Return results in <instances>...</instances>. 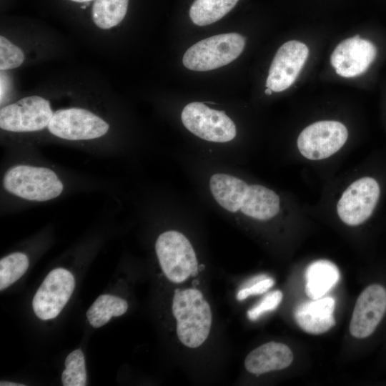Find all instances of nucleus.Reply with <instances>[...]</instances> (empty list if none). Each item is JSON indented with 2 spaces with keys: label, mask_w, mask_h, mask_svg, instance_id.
<instances>
[{
  "label": "nucleus",
  "mask_w": 386,
  "mask_h": 386,
  "mask_svg": "<svg viewBox=\"0 0 386 386\" xmlns=\"http://www.w3.org/2000/svg\"><path fill=\"white\" fill-rule=\"evenodd\" d=\"M172 311L179 342L189 348L200 347L208 338L212 323L211 307L196 288L176 289Z\"/></svg>",
  "instance_id": "obj_1"
},
{
  "label": "nucleus",
  "mask_w": 386,
  "mask_h": 386,
  "mask_svg": "<svg viewBox=\"0 0 386 386\" xmlns=\"http://www.w3.org/2000/svg\"><path fill=\"white\" fill-rule=\"evenodd\" d=\"M4 189L22 199L45 202L59 197L64 189L56 173L46 167L20 164L9 169L3 179Z\"/></svg>",
  "instance_id": "obj_2"
},
{
  "label": "nucleus",
  "mask_w": 386,
  "mask_h": 386,
  "mask_svg": "<svg viewBox=\"0 0 386 386\" xmlns=\"http://www.w3.org/2000/svg\"><path fill=\"white\" fill-rule=\"evenodd\" d=\"M155 251L161 269L171 282L181 284L197 274L196 253L182 233L176 230L162 233L156 240Z\"/></svg>",
  "instance_id": "obj_3"
},
{
  "label": "nucleus",
  "mask_w": 386,
  "mask_h": 386,
  "mask_svg": "<svg viewBox=\"0 0 386 386\" xmlns=\"http://www.w3.org/2000/svg\"><path fill=\"white\" fill-rule=\"evenodd\" d=\"M244 46L245 39L239 34L215 35L189 47L183 56L182 62L190 70H213L236 59L242 52Z\"/></svg>",
  "instance_id": "obj_4"
},
{
  "label": "nucleus",
  "mask_w": 386,
  "mask_h": 386,
  "mask_svg": "<svg viewBox=\"0 0 386 386\" xmlns=\"http://www.w3.org/2000/svg\"><path fill=\"white\" fill-rule=\"evenodd\" d=\"M53 136L69 141L91 140L105 135L109 124L92 111L79 107L53 111L46 127Z\"/></svg>",
  "instance_id": "obj_5"
},
{
  "label": "nucleus",
  "mask_w": 386,
  "mask_h": 386,
  "mask_svg": "<svg viewBox=\"0 0 386 386\" xmlns=\"http://www.w3.org/2000/svg\"><path fill=\"white\" fill-rule=\"evenodd\" d=\"M53 114L50 101L41 95L25 96L0 109V128L13 133L46 129Z\"/></svg>",
  "instance_id": "obj_6"
},
{
  "label": "nucleus",
  "mask_w": 386,
  "mask_h": 386,
  "mask_svg": "<svg viewBox=\"0 0 386 386\" xmlns=\"http://www.w3.org/2000/svg\"><path fill=\"white\" fill-rule=\"evenodd\" d=\"M181 119L189 132L206 141L227 142L236 136L235 124L224 112L212 109L202 102L187 104Z\"/></svg>",
  "instance_id": "obj_7"
},
{
  "label": "nucleus",
  "mask_w": 386,
  "mask_h": 386,
  "mask_svg": "<svg viewBox=\"0 0 386 386\" xmlns=\"http://www.w3.org/2000/svg\"><path fill=\"white\" fill-rule=\"evenodd\" d=\"M348 137L346 127L337 121L315 122L300 134L297 147L305 158L310 160L326 159L336 153Z\"/></svg>",
  "instance_id": "obj_8"
},
{
  "label": "nucleus",
  "mask_w": 386,
  "mask_h": 386,
  "mask_svg": "<svg viewBox=\"0 0 386 386\" xmlns=\"http://www.w3.org/2000/svg\"><path fill=\"white\" fill-rule=\"evenodd\" d=\"M377 182L370 177L352 182L342 193L337 204L340 219L347 225L357 226L372 215L380 197Z\"/></svg>",
  "instance_id": "obj_9"
},
{
  "label": "nucleus",
  "mask_w": 386,
  "mask_h": 386,
  "mask_svg": "<svg viewBox=\"0 0 386 386\" xmlns=\"http://www.w3.org/2000/svg\"><path fill=\"white\" fill-rule=\"evenodd\" d=\"M75 287L73 274L64 268L51 270L37 290L32 307L42 320L55 318L68 302Z\"/></svg>",
  "instance_id": "obj_10"
},
{
  "label": "nucleus",
  "mask_w": 386,
  "mask_h": 386,
  "mask_svg": "<svg viewBox=\"0 0 386 386\" xmlns=\"http://www.w3.org/2000/svg\"><path fill=\"white\" fill-rule=\"evenodd\" d=\"M309 54L304 43L292 40L277 51L270 65L266 86L279 92L288 89L297 79Z\"/></svg>",
  "instance_id": "obj_11"
},
{
  "label": "nucleus",
  "mask_w": 386,
  "mask_h": 386,
  "mask_svg": "<svg viewBox=\"0 0 386 386\" xmlns=\"http://www.w3.org/2000/svg\"><path fill=\"white\" fill-rule=\"evenodd\" d=\"M386 312V289L381 284L367 286L359 295L350 323L352 336L364 339L371 335Z\"/></svg>",
  "instance_id": "obj_12"
},
{
  "label": "nucleus",
  "mask_w": 386,
  "mask_h": 386,
  "mask_svg": "<svg viewBox=\"0 0 386 386\" xmlns=\"http://www.w3.org/2000/svg\"><path fill=\"white\" fill-rule=\"evenodd\" d=\"M375 46L357 35L340 42L331 54L330 62L336 73L345 78L363 74L377 56Z\"/></svg>",
  "instance_id": "obj_13"
},
{
  "label": "nucleus",
  "mask_w": 386,
  "mask_h": 386,
  "mask_svg": "<svg viewBox=\"0 0 386 386\" xmlns=\"http://www.w3.org/2000/svg\"><path fill=\"white\" fill-rule=\"evenodd\" d=\"M335 301L332 297H321L299 305L294 317L298 326L311 335H321L335 325L333 316Z\"/></svg>",
  "instance_id": "obj_14"
},
{
  "label": "nucleus",
  "mask_w": 386,
  "mask_h": 386,
  "mask_svg": "<svg viewBox=\"0 0 386 386\" xmlns=\"http://www.w3.org/2000/svg\"><path fill=\"white\" fill-rule=\"evenodd\" d=\"M293 353L285 344L271 341L252 350L245 357L244 367L250 373L259 375L289 367Z\"/></svg>",
  "instance_id": "obj_15"
},
{
  "label": "nucleus",
  "mask_w": 386,
  "mask_h": 386,
  "mask_svg": "<svg viewBox=\"0 0 386 386\" xmlns=\"http://www.w3.org/2000/svg\"><path fill=\"white\" fill-rule=\"evenodd\" d=\"M340 272L332 262L320 259L312 262L305 272V292L312 299L322 297L338 282Z\"/></svg>",
  "instance_id": "obj_16"
},
{
  "label": "nucleus",
  "mask_w": 386,
  "mask_h": 386,
  "mask_svg": "<svg viewBox=\"0 0 386 386\" xmlns=\"http://www.w3.org/2000/svg\"><path fill=\"white\" fill-rule=\"evenodd\" d=\"M251 185V197L243 214L258 220L272 219L279 212V196L266 187L259 184Z\"/></svg>",
  "instance_id": "obj_17"
},
{
  "label": "nucleus",
  "mask_w": 386,
  "mask_h": 386,
  "mask_svg": "<svg viewBox=\"0 0 386 386\" xmlns=\"http://www.w3.org/2000/svg\"><path fill=\"white\" fill-rule=\"evenodd\" d=\"M129 0H94L91 9L94 25L102 31H112L124 19Z\"/></svg>",
  "instance_id": "obj_18"
},
{
  "label": "nucleus",
  "mask_w": 386,
  "mask_h": 386,
  "mask_svg": "<svg viewBox=\"0 0 386 386\" xmlns=\"http://www.w3.org/2000/svg\"><path fill=\"white\" fill-rule=\"evenodd\" d=\"M127 309L128 303L125 300L111 295H102L88 309L86 315L89 324L94 328H99L112 317L124 315Z\"/></svg>",
  "instance_id": "obj_19"
},
{
  "label": "nucleus",
  "mask_w": 386,
  "mask_h": 386,
  "mask_svg": "<svg viewBox=\"0 0 386 386\" xmlns=\"http://www.w3.org/2000/svg\"><path fill=\"white\" fill-rule=\"evenodd\" d=\"M239 0H195L189 10L192 22L198 26L211 24L229 12Z\"/></svg>",
  "instance_id": "obj_20"
},
{
  "label": "nucleus",
  "mask_w": 386,
  "mask_h": 386,
  "mask_svg": "<svg viewBox=\"0 0 386 386\" xmlns=\"http://www.w3.org/2000/svg\"><path fill=\"white\" fill-rule=\"evenodd\" d=\"M29 267V259L22 252L11 253L0 260V290L16 282Z\"/></svg>",
  "instance_id": "obj_21"
},
{
  "label": "nucleus",
  "mask_w": 386,
  "mask_h": 386,
  "mask_svg": "<svg viewBox=\"0 0 386 386\" xmlns=\"http://www.w3.org/2000/svg\"><path fill=\"white\" fill-rule=\"evenodd\" d=\"M65 370L61 374L64 386H84L86 384V370L84 356L80 349L68 355L65 360Z\"/></svg>",
  "instance_id": "obj_22"
},
{
  "label": "nucleus",
  "mask_w": 386,
  "mask_h": 386,
  "mask_svg": "<svg viewBox=\"0 0 386 386\" xmlns=\"http://www.w3.org/2000/svg\"><path fill=\"white\" fill-rule=\"evenodd\" d=\"M282 292L275 290L267 293L258 305L247 311V317L252 320H257L262 314L275 310L282 300Z\"/></svg>",
  "instance_id": "obj_23"
},
{
  "label": "nucleus",
  "mask_w": 386,
  "mask_h": 386,
  "mask_svg": "<svg viewBox=\"0 0 386 386\" xmlns=\"http://www.w3.org/2000/svg\"><path fill=\"white\" fill-rule=\"evenodd\" d=\"M274 284V281L273 279L261 276L257 281L250 287L240 290L237 295V299L239 301H242L249 296L263 294L271 288Z\"/></svg>",
  "instance_id": "obj_24"
},
{
  "label": "nucleus",
  "mask_w": 386,
  "mask_h": 386,
  "mask_svg": "<svg viewBox=\"0 0 386 386\" xmlns=\"http://www.w3.org/2000/svg\"><path fill=\"white\" fill-rule=\"evenodd\" d=\"M0 385L1 386H24L25 385L21 384V383L1 381Z\"/></svg>",
  "instance_id": "obj_25"
},
{
  "label": "nucleus",
  "mask_w": 386,
  "mask_h": 386,
  "mask_svg": "<svg viewBox=\"0 0 386 386\" xmlns=\"http://www.w3.org/2000/svg\"><path fill=\"white\" fill-rule=\"evenodd\" d=\"M73 2H76V3H81V4H86V3H89L91 1H94V0H70Z\"/></svg>",
  "instance_id": "obj_26"
},
{
  "label": "nucleus",
  "mask_w": 386,
  "mask_h": 386,
  "mask_svg": "<svg viewBox=\"0 0 386 386\" xmlns=\"http://www.w3.org/2000/svg\"><path fill=\"white\" fill-rule=\"evenodd\" d=\"M265 94H267V95H271L272 93V90L268 87H267V89H265L264 91Z\"/></svg>",
  "instance_id": "obj_27"
}]
</instances>
